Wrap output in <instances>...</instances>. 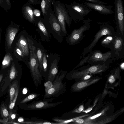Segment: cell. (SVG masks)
<instances>
[{
  "instance_id": "obj_47",
  "label": "cell",
  "mask_w": 124,
  "mask_h": 124,
  "mask_svg": "<svg viewBox=\"0 0 124 124\" xmlns=\"http://www.w3.org/2000/svg\"><path fill=\"white\" fill-rule=\"evenodd\" d=\"M3 77V74H1L0 75V83Z\"/></svg>"
},
{
  "instance_id": "obj_7",
  "label": "cell",
  "mask_w": 124,
  "mask_h": 124,
  "mask_svg": "<svg viewBox=\"0 0 124 124\" xmlns=\"http://www.w3.org/2000/svg\"><path fill=\"white\" fill-rule=\"evenodd\" d=\"M116 34L113 27L108 24H104L100 27V30L94 36V38L91 43L84 49L81 55V57L90 52L94 47L96 44L101 38L104 36L107 35H115Z\"/></svg>"
},
{
  "instance_id": "obj_25",
  "label": "cell",
  "mask_w": 124,
  "mask_h": 124,
  "mask_svg": "<svg viewBox=\"0 0 124 124\" xmlns=\"http://www.w3.org/2000/svg\"><path fill=\"white\" fill-rule=\"evenodd\" d=\"M0 113L1 116L4 118H6L9 116V114L7 108L4 103H2L1 105Z\"/></svg>"
},
{
  "instance_id": "obj_45",
  "label": "cell",
  "mask_w": 124,
  "mask_h": 124,
  "mask_svg": "<svg viewBox=\"0 0 124 124\" xmlns=\"http://www.w3.org/2000/svg\"><path fill=\"white\" fill-rule=\"evenodd\" d=\"M120 68L123 70L124 69V62H122L120 64Z\"/></svg>"
},
{
  "instance_id": "obj_33",
  "label": "cell",
  "mask_w": 124,
  "mask_h": 124,
  "mask_svg": "<svg viewBox=\"0 0 124 124\" xmlns=\"http://www.w3.org/2000/svg\"><path fill=\"white\" fill-rule=\"evenodd\" d=\"M29 4L35 5L39 4L40 1L39 0H28Z\"/></svg>"
},
{
  "instance_id": "obj_2",
  "label": "cell",
  "mask_w": 124,
  "mask_h": 124,
  "mask_svg": "<svg viewBox=\"0 0 124 124\" xmlns=\"http://www.w3.org/2000/svg\"><path fill=\"white\" fill-rule=\"evenodd\" d=\"M26 38L30 53L29 66L31 75L35 85L37 87L42 83L43 80L42 75L39 70V62L36 52V47L34 45L32 40L27 37Z\"/></svg>"
},
{
  "instance_id": "obj_11",
  "label": "cell",
  "mask_w": 124,
  "mask_h": 124,
  "mask_svg": "<svg viewBox=\"0 0 124 124\" xmlns=\"http://www.w3.org/2000/svg\"><path fill=\"white\" fill-rule=\"evenodd\" d=\"M124 41V39L122 37L119 33L117 32L113 42L112 51L117 59L122 58L123 57Z\"/></svg>"
},
{
  "instance_id": "obj_36",
  "label": "cell",
  "mask_w": 124,
  "mask_h": 124,
  "mask_svg": "<svg viewBox=\"0 0 124 124\" xmlns=\"http://www.w3.org/2000/svg\"><path fill=\"white\" fill-rule=\"evenodd\" d=\"M16 50L17 53L19 55L22 57L24 56L22 51L18 47L16 48Z\"/></svg>"
},
{
  "instance_id": "obj_22",
  "label": "cell",
  "mask_w": 124,
  "mask_h": 124,
  "mask_svg": "<svg viewBox=\"0 0 124 124\" xmlns=\"http://www.w3.org/2000/svg\"><path fill=\"white\" fill-rule=\"evenodd\" d=\"M13 59L11 54L8 53L4 57L2 63V69L8 67L10 65Z\"/></svg>"
},
{
  "instance_id": "obj_4",
  "label": "cell",
  "mask_w": 124,
  "mask_h": 124,
  "mask_svg": "<svg viewBox=\"0 0 124 124\" xmlns=\"http://www.w3.org/2000/svg\"><path fill=\"white\" fill-rule=\"evenodd\" d=\"M67 74V71L61 70L52 82V86L48 89L45 90L44 99L51 97L57 98L65 92L66 83L62 81Z\"/></svg>"
},
{
  "instance_id": "obj_30",
  "label": "cell",
  "mask_w": 124,
  "mask_h": 124,
  "mask_svg": "<svg viewBox=\"0 0 124 124\" xmlns=\"http://www.w3.org/2000/svg\"><path fill=\"white\" fill-rule=\"evenodd\" d=\"M19 86L17 87L15 94L13 100L12 102L10 103L9 106V109H12L14 108L16 102V101L19 92Z\"/></svg>"
},
{
  "instance_id": "obj_39",
  "label": "cell",
  "mask_w": 124,
  "mask_h": 124,
  "mask_svg": "<svg viewBox=\"0 0 124 124\" xmlns=\"http://www.w3.org/2000/svg\"><path fill=\"white\" fill-rule=\"evenodd\" d=\"M91 74H86L84 76L81 78H83L85 80H86L89 79L91 77Z\"/></svg>"
},
{
  "instance_id": "obj_14",
  "label": "cell",
  "mask_w": 124,
  "mask_h": 124,
  "mask_svg": "<svg viewBox=\"0 0 124 124\" xmlns=\"http://www.w3.org/2000/svg\"><path fill=\"white\" fill-rule=\"evenodd\" d=\"M16 44L22 51L24 56L29 55V49L28 41L23 35L21 36Z\"/></svg>"
},
{
  "instance_id": "obj_35",
  "label": "cell",
  "mask_w": 124,
  "mask_h": 124,
  "mask_svg": "<svg viewBox=\"0 0 124 124\" xmlns=\"http://www.w3.org/2000/svg\"><path fill=\"white\" fill-rule=\"evenodd\" d=\"M114 76L113 75H111L108 78V81L111 83H114L115 81Z\"/></svg>"
},
{
  "instance_id": "obj_34",
  "label": "cell",
  "mask_w": 124,
  "mask_h": 124,
  "mask_svg": "<svg viewBox=\"0 0 124 124\" xmlns=\"http://www.w3.org/2000/svg\"><path fill=\"white\" fill-rule=\"evenodd\" d=\"M33 12L34 16L36 17H39L40 16V11L38 9H34L33 10Z\"/></svg>"
},
{
  "instance_id": "obj_27",
  "label": "cell",
  "mask_w": 124,
  "mask_h": 124,
  "mask_svg": "<svg viewBox=\"0 0 124 124\" xmlns=\"http://www.w3.org/2000/svg\"><path fill=\"white\" fill-rule=\"evenodd\" d=\"M37 55L38 60L39 68L40 71L42 70V54L40 48H38L37 51Z\"/></svg>"
},
{
  "instance_id": "obj_12",
  "label": "cell",
  "mask_w": 124,
  "mask_h": 124,
  "mask_svg": "<svg viewBox=\"0 0 124 124\" xmlns=\"http://www.w3.org/2000/svg\"><path fill=\"white\" fill-rule=\"evenodd\" d=\"M83 3L84 5L89 8L95 10L101 14L109 15L112 14L113 12L111 5L106 6L105 5L85 2H83Z\"/></svg>"
},
{
  "instance_id": "obj_42",
  "label": "cell",
  "mask_w": 124,
  "mask_h": 124,
  "mask_svg": "<svg viewBox=\"0 0 124 124\" xmlns=\"http://www.w3.org/2000/svg\"><path fill=\"white\" fill-rule=\"evenodd\" d=\"M18 121L20 123V124H21V123L24 121V119L22 117H20L18 118Z\"/></svg>"
},
{
  "instance_id": "obj_23",
  "label": "cell",
  "mask_w": 124,
  "mask_h": 124,
  "mask_svg": "<svg viewBox=\"0 0 124 124\" xmlns=\"http://www.w3.org/2000/svg\"><path fill=\"white\" fill-rule=\"evenodd\" d=\"M18 86V81L15 80L13 83L10 86L9 91L10 103L12 101L16 89Z\"/></svg>"
},
{
  "instance_id": "obj_49",
  "label": "cell",
  "mask_w": 124,
  "mask_h": 124,
  "mask_svg": "<svg viewBox=\"0 0 124 124\" xmlns=\"http://www.w3.org/2000/svg\"><path fill=\"white\" fill-rule=\"evenodd\" d=\"M3 1V0H0V4L2 3Z\"/></svg>"
},
{
  "instance_id": "obj_15",
  "label": "cell",
  "mask_w": 124,
  "mask_h": 124,
  "mask_svg": "<svg viewBox=\"0 0 124 124\" xmlns=\"http://www.w3.org/2000/svg\"><path fill=\"white\" fill-rule=\"evenodd\" d=\"M99 79V78L92 79L77 82L72 85L71 87V90L73 92L81 90L87 86L95 83Z\"/></svg>"
},
{
  "instance_id": "obj_13",
  "label": "cell",
  "mask_w": 124,
  "mask_h": 124,
  "mask_svg": "<svg viewBox=\"0 0 124 124\" xmlns=\"http://www.w3.org/2000/svg\"><path fill=\"white\" fill-rule=\"evenodd\" d=\"M22 10L23 16L26 19L31 23L35 21L33 10L30 4L27 3L24 4Z\"/></svg>"
},
{
  "instance_id": "obj_20",
  "label": "cell",
  "mask_w": 124,
  "mask_h": 124,
  "mask_svg": "<svg viewBox=\"0 0 124 124\" xmlns=\"http://www.w3.org/2000/svg\"><path fill=\"white\" fill-rule=\"evenodd\" d=\"M48 14L50 23L54 29L57 31H60L61 29V26L52 9L50 11L49 14L48 13Z\"/></svg>"
},
{
  "instance_id": "obj_9",
  "label": "cell",
  "mask_w": 124,
  "mask_h": 124,
  "mask_svg": "<svg viewBox=\"0 0 124 124\" xmlns=\"http://www.w3.org/2000/svg\"><path fill=\"white\" fill-rule=\"evenodd\" d=\"M55 99L48 98L39 101H33L31 103L26 105L24 108L28 110H42L55 107L62 103V101L52 102Z\"/></svg>"
},
{
  "instance_id": "obj_46",
  "label": "cell",
  "mask_w": 124,
  "mask_h": 124,
  "mask_svg": "<svg viewBox=\"0 0 124 124\" xmlns=\"http://www.w3.org/2000/svg\"><path fill=\"white\" fill-rule=\"evenodd\" d=\"M27 91V89L25 88L23 89V92L24 94H25L26 93Z\"/></svg>"
},
{
  "instance_id": "obj_43",
  "label": "cell",
  "mask_w": 124,
  "mask_h": 124,
  "mask_svg": "<svg viewBox=\"0 0 124 124\" xmlns=\"http://www.w3.org/2000/svg\"><path fill=\"white\" fill-rule=\"evenodd\" d=\"M83 109L84 106L83 105H81L79 106L78 108V111L79 112H81L83 110Z\"/></svg>"
},
{
  "instance_id": "obj_26",
  "label": "cell",
  "mask_w": 124,
  "mask_h": 124,
  "mask_svg": "<svg viewBox=\"0 0 124 124\" xmlns=\"http://www.w3.org/2000/svg\"><path fill=\"white\" fill-rule=\"evenodd\" d=\"M14 63L13 62L9 74V78L11 81L13 80L15 78L17 74V72Z\"/></svg>"
},
{
  "instance_id": "obj_44",
  "label": "cell",
  "mask_w": 124,
  "mask_h": 124,
  "mask_svg": "<svg viewBox=\"0 0 124 124\" xmlns=\"http://www.w3.org/2000/svg\"><path fill=\"white\" fill-rule=\"evenodd\" d=\"M92 109V107L89 108L84 111L86 113H88Z\"/></svg>"
},
{
  "instance_id": "obj_41",
  "label": "cell",
  "mask_w": 124,
  "mask_h": 124,
  "mask_svg": "<svg viewBox=\"0 0 124 124\" xmlns=\"http://www.w3.org/2000/svg\"><path fill=\"white\" fill-rule=\"evenodd\" d=\"M101 114V113H98L96 115H94L90 118L91 119H94L100 116Z\"/></svg>"
},
{
  "instance_id": "obj_8",
  "label": "cell",
  "mask_w": 124,
  "mask_h": 124,
  "mask_svg": "<svg viewBox=\"0 0 124 124\" xmlns=\"http://www.w3.org/2000/svg\"><path fill=\"white\" fill-rule=\"evenodd\" d=\"M115 18L117 32L124 39V18L123 0H115Z\"/></svg>"
},
{
  "instance_id": "obj_38",
  "label": "cell",
  "mask_w": 124,
  "mask_h": 124,
  "mask_svg": "<svg viewBox=\"0 0 124 124\" xmlns=\"http://www.w3.org/2000/svg\"><path fill=\"white\" fill-rule=\"evenodd\" d=\"M73 122L78 124H83L84 120L80 118L76 119Z\"/></svg>"
},
{
  "instance_id": "obj_10",
  "label": "cell",
  "mask_w": 124,
  "mask_h": 124,
  "mask_svg": "<svg viewBox=\"0 0 124 124\" xmlns=\"http://www.w3.org/2000/svg\"><path fill=\"white\" fill-rule=\"evenodd\" d=\"M90 26V23L87 22L79 28L73 30L69 38V41L70 44L74 45L79 43L85 36L83 33L88 30Z\"/></svg>"
},
{
  "instance_id": "obj_31",
  "label": "cell",
  "mask_w": 124,
  "mask_h": 124,
  "mask_svg": "<svg viewBox=\"0 0 124 124\" xmlns=\"http://www.w3.org/2000/svg\"><path fill=\"white\" fill-rule=\"evenodd\" d=\"M45 90H47L51 88L52 86V82L50 81H47L44 84Z\"/></svg>"
},
{
  "instance_id": "obj_19",
  "label": "cell",
  "mask_w": 124,
  "mask_h": 124,
  "mask_svg": "<svg viewBox=\"0 0 124 124\" xmlns=\"http://www.w3.org/2000/svg\"><path fill=\"white\" fill-rule=\"evenodd\" d=\"M52 0H42L41 7L43 16L45 18L51 9Z\"/></svg>"
},
{
  "instance_id": "obj_40",
  "label": "cell",
  "mask_w": 124,
  "mask_h": 124,
  "mask_svg": "<svg viewBox=\"0 0 124 124\" xmlns=\"http://www.w3.org/2000/svg\"><path fill=\"white\" fill-rule=\"evenodd\" d=\"M9 118L10 119L13 120L14 119L16 118V115L15 114H12L10 112V115H9Z\"/></svg>"
},
{
  "instance_id": "obj_3",
  "label": "cell",
  "mask_w": 124,
  "mask_h": 124,
  "mask_svg": "<svg viewBox=\"0 0 124 124\" xmlns=\"http://www.w3.org/2000/svg\"><path fill=\"white\" fill-rule=\"evenodd\" d=\"M110 64L88 65L75 70H72L66 74L65 78L68 80H75L81 78L85 75L89 74H96L102 72L109 68Z\"/></svg>"
},
{
  "instance_id": "obj_16",
  "label": "cell",
  "mask_w": 124,
  "mask_h": 124,
  "mask_svg": "<svg viewBox=\"0 0 124 124\" xmlns=\"http://www.w3.org/2000/svg\"><path fill=\"white\" fill-rule=\"evenodd\" d=\"M58 71L57 60L55 59L51 64L47 81H50L52 82L55 78Z\"/></svg>"
},
{
  "instance_id": "obj_1",
  "label": "cell",
  "mask_w": 124,
  "mask_h": 124,
  "mask_svg": "<svg viewBox=\"0 0 124 124\" xmlns=\"http://www.w3.org/2000/svg\"><path fill=\"white\" fill-rule=\"evenodd\" d=\"M89 53L73 70L86 63L91 65L110 64L115 58L114 53L112 50L103 53L100 50H97Z\"/></svg>"
},
{
  "instance_id": "obj_24",
  "label": "cell",
  "mask_w": 124,
  "mask_h": 124,
  "mask_svg": "<svg viewBox=\"0 0 124 124\" xmlns=\"http://www.w3.org/2000/svg\"><path fill=\"white\" fill-rule=\"evenodd\" d=\"M39 94L32 93L31 94L23 99L20 102L21 104H24L31 101L38 97Z\"/></svg>"
},
{
  "instance_id": "obj_48",
  "label": "cell",
  "mask_w": 124,
  "mask_h": 124,
  "mask_svg": "<svg viewBox=\"0 0 124 124\" xmlns=\"http://www.w3.org/2000/svg\"><path fill=\"white\" fill-rule=\"evenodd\" d=\"M7 4L8 5L10 4V0H5Z\"/></svg>"
},
{
  "instance_id": "obj_17",
  "label": "cell",
  "mask_w": 124,
  "mask_h": 124,
  "mask_svg": "<svg viewBox=\"0 0 124 124\" xmlns=\"http://www.w3.org/2000/svg\"><path fill=\"white\" fill-rule=\"evenodd\" d=\"M18 31L17 28L13 27H9L8 29L6 35V41L7 46L10 48H11L12 42Z\"/></svg>"
},
{
  "instance_id": "obj_5",
  "label": "cell",
  "mask_w": 124,
  "mask_h": 124,
  "mask_svg": "<svg viewBox=\"0 0 124 124\" xmlns=\"http://www.w3.org/2000/svg\"><path fill=\"white\" fill-rule=\"evenodd\" d=\"M52 4L54 14L61 26L62 30L66 33L65 22L70 27L72 19L69 15L65 4L59 1H52Z\"/></svg>"
},
{
  "instance_id": "obj_6",
  "label": "cell",
  "mask_w": 124,
  "mask_h": 124,
  "mask_svg": "<svg viewBox=\"0 0 124 124\" xmlns=\"http://www.w3.org/2000/svg\"><path fill=\"white\" fill-rule=\"evenodd\" d=\"M65 6L70 16L77 23L83 20L91 11V9L82 3L74 2Z\"/></svg>"
},
{
  "instance_id": "obj_32",
  "label": "cell",
  "mask_w": 124,
  "mask_h": 124,
  "mask_svg": "<svg viewBox=\"0 0 124 124\" xmlns=\"http://www.w3.org/2000/svg\"><path fill=\"white\" fill-rule=\"evenodd\" d=\"M87 1L92 3H94L101 4L103 5H105L106 3L103 2L99 0H85Z\"/></svg>"
},
{
  "instance_id": "obj_28",
  "label": "cell",
  "mask_w": 124,
  "mask_h": 124,
  "mask_svg": "<svg viewBox=\"0 0 124 124\" xmlns=\"http://www.w3.org/2000/svg\"><path fill=\"white\" fill-rule=\"evenodd\" d=\"M37 25L39 29L43 34L45 36H48V33L42 22L41 21H39Z\"/></svg>"
},
{
  "instance_id": "obj_29",
  "label": "cell",
  "mask_w": 124,
  "mask_h": 124,
  "mask_svg": "<svg viewBox=\"0 0 124 124\" xmlns=\"http://www.w3.org/2000/svg\"><path fill=\"white\" fill-rule=\"evenodd\" d=\"M42 70L45 72L47 70V62L46 54L44 53H42Z\"/></svg>"
},
{
  "instance_id": "obj_21",
  "label": "cell",
  "mask_w": 124,
  "mask_h": 124,
  "mask_svg": "<svg viewBox=\"0 0 124 124\" xmlns=\"http://www.w3.org/2000/svg\"><path fill=\"white\" fill-rule=\"evenodd\" d=\"M36 119H32L31 120L27 121H23L21 123L22 124H60L59 123L56 122H53L48 121H44L36 118Z\"/></svg>"
},
{
  "instance_id": "obj_18",
  "label": "cell",
  "mask_w": 124,
  "mask_h": 124,
  "mask_svg": "<svg viewBox=\"0 0 124 124\" xmlns=\"http://www.w3.org/2000/svg\"><path fill=\"white\" fill-rule=\"evenodd\" d=\"M116 35H106L101 41V45L103 46L109 48L113 51V42Z\"/></svg>"
},
{
  "instance_id": "obj_37",
  "label": "cell",
  "mask_w": 124,
  "mask_h": 124,
  "mask_svg": "<svg viewBox=\"0 0 124 124\" xmlns=\"http://www.w3.org/2000/svg\"><path fill=\"white\" fill-rule=\"evenodd\" d=\"M8 118H6L0 119V124H6L8 122Z\"/></svg>"
}]
</instances>
